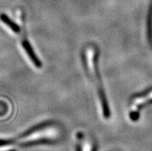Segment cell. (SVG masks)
<instances>
[{
	"mask_svg": "<svg viewBox=\"0 0 152 151\" xmlns=\"http://www.w3.org/2000/svg\"><path fill=\"white\" fill-rule=\"evenodd\" d=\"M98 58V50L96 46H88L84 49L83 59L85 69L94 83V86L96 91L103 117L105 119H109L110 117V109L99 72Z\"/></svg>",
	"mask_w": 152,
	"mask_h": 151,
	"instance_id": "1",
	"label": "cell"
},
{
	"mask_svg": "<svg viewBox=\"0 0 152 151\" xmlns=\"http://www.w3.org/2000/svg\"><path fill=\"white\" fill-rule=\"evenodd\" d=\"M16 16H17L16 17L17 22L20 23V26H21V32H20L19 35L21 36L22 47H23V50L25 51L26 54L29 59L31 63L33 64V66L37 69H40L42 66V63H41V61L33 50V47H32L29 41L28 36H27L26 31V22L24 13L23 12L19 11Z\"/></svg>",
	"mask_w": 152,
	"mask_h": 151,
	"instance_id": "2",
	"label": "cell"
},
{
	"mask_svg": "<svg viewBox=\"0 0 152 151\" xmlns=\"http://www.w3.org/2000/svg\"><path fill=\"white\" fill-rule=\"evenodd\" d=\"M0 19L2 20L4 24H6L12 32H13L15 34H19L21 32V26L20 25H18L17 23L12 21V19L8 17L7 15L5 14H1L0 15Z\"/></svg>",
	"mask_w": 152,
	"mask_h": 151,
	"instance_id": "3",
	"label": "cell"
},
{
	"mask_svg": "<svg viewBox=\"0 0 152 151\" xmlns=\"http://www.w3.org/2000/svg\"><path fill=\"white\" fill-rule=\"evenodd\" d=\"M91 151H96V146L95 145V144H94V145H93V147H91Z\"/></svg>",
	"mask_w": 152,
	"mask_h": 151,
	"instance_id": "4",
	"label": "cell"
},
{
	"mask_svg": "<svg viewBox=\"0 0 152 151\" xmlns=\"http://www.w3.org/2000/svg\"><path fill=\"white\" fill-rule=\"evenodd\" d=\"M8 151H15V150H8Z\"/></svg>",
	"mask_w": 152,
	"mask_h": 151,
	"instance_id": "5",
	"label": "cell"
}]
</instances>
